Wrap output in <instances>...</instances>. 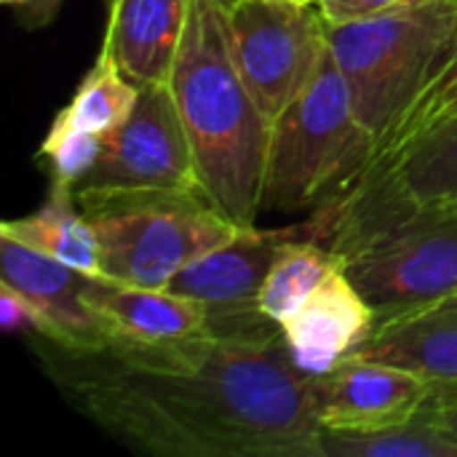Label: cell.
Wrapping results in <instances>:
<instances>
[{"label":"cell","mask_w":457,"mask_h":457,"mask_svg":"<svg viewBox=\"0 0 457 457\" xmlns=\"http://www.w3.org/2000/svg\"><path fill=\"white\" fill-rule=\"evenodd\" d=\"M29 345L91 423L161 457H321L313 380L284 343L201 335L161 348Z\"/></svg>","instance_id":"obj_1"},{"label":"cell","mask_w":457,"mask_h":457,"mask_svg":"<svg viewBox=\"0 0 457 457\" xmlns=\"http://www.w3.org/2000/svg\"><path fill=\"white\" fill-rule=\"evenodd\" d=\"M102 142H104L102 137H94V134L78 131L72 126H64L59 120H51V126L37 147V158L46 161L51 179L64 182L75 190L78 182L96 163Z\"/></svg>","instance_id":"obj_21"},{"label":"cell","mask_w":457,"mask_h":457,"mask_svg":"<svg viewBox=\"0 0 457 457\" xmlns=\"http://www.w3.org/2000/svg\"><path fill=\"white\" fill-rule=\"evenodd\" d=\"M139 96V83H134L110 51H99L91 70L78 83L72 99L56 112L54 120L72 126L94 137H110L131 115Z\"/></svg>","instance_id":"obj_18"},{"label":"cell","mask_w":457,"mask_h":457,"mask_svg":"<svg viewBox=\"0 0 457 457\" xmlns=\"http://www.w3.org/2000/svg\"><path fill=\"white\" fill-rule=\"evenodd\" d=\"M110 193H204L169 80L139 86L131 115L104 137L75 187V195Z\"/></svg>","instance_id":"obj_8"},{"label":"cell","mask_w":457,"mask_h":457,"mask_svg":"<svg viewBox=\"0 0 457 457\" xmlns=\"http://www.w3.org/2000/svg\"><path fill=\"white\" fill-rule=\"evenodd\" d=\"M332 206L327 244L378 321L457 295V209L415 198L380 163Z\"/></svg>","instance_id":"obj_3"},{"label":"cell","mask_w":457,"mask_h":457,"mask_svg":"<svg viewBox=\"0 0 457 457\" xmlns=\"http://www.w3.org/2000/svg\"><path fill=\"white\" fill-rule=\"evenodd\" d=\"M404 367L431 386V399L457 396V295L378 321L348 356Z\"/></svg>","instance_id":"obj_14"},{"label":"cell","mask_w":457,"mask_h":457,"mask_svg":"<svg viewBox=\"0 0 457 457\" xmlns=\"http://www.w3.org/2000/svg\"><path fill=\"white\" fill-rule=\"evenodd\" d=\"M0 321L8 335L37 337L43 332V321L37 308L11 284L0 281Z\"/></svg>","instance_id":"obj_22"},{"label":"cell","mask_w":457,"mask_h":457,"mask_svg":"<svg viewBox=\"0 0 457 457\" xmlns=\"http://www.w3.org/2000/svg\"><path fill=\"white\" fill-rule=\"evenodd\" d=\"M0 281L19 289L37 308L43 321L37 337L67 351L107 348V335L83 297L86 273L5 236H0Z\"/></svg>","instance_id":"obj_11"},{"label":"cell","mask_w":457,"mask_h":457,"mask_svg":"<svg viewBox=\"0 0 457 457\" xmlns=\"http://www.w3.org/2000/svg\"><path fill=\"white\" fill-rule=\"evenodd\" d=\"M297 3H319V0H297Z\"/></svg>","instance_id":"obj_27"},{"label":"cell","mask_w":457,"mask_h":457,"mask_svg":"<svg viewBox=\"0 0 457 457\" xmlns=\"http://www.w3.org/2000/svg\"><path fill=\"white\" fill-rule=\"evenodd\" d=\"M83 297L112 348H161L209 335L204 305L171 289H147L88 276Z\"/></svg>","instance_id":"obj_12"},{"label":"cell","mask_w":457,"mask_h":457,"mask_svg":"<svg viewBox=\"0 0 457 457\" xmlns=\"http://www.w3.org/2000/svg\"><path fill=\"white\" fill-rule=\"evenodd\" d=\"M375 155L348 83L327 46L313 80L270 123L262 209L305 212L335 204Z\"/></svg>","instance_id":"obj_5"},{"label":"cell","mask_w":457,"mask_h":457,"mask_svg":"<svg viewBox=\"0 0 457 457\" xmlns=\"http://www.w3.org/2000/svg\"><path fill=\"white\" fill-rule=\"evenodd\" d=\"M104 3H107V5H110V3H112V0H104Z\"/></svg>","instance_id":"obj_28"},{"label":"cell","mask_w":457,"mask_h":457,"mask_svg":"<svg viewBox=\"0 0 457 457\" xmlns=\"http://www.w3.org/2000/svg\"><path fill=\"white\" fill-rule=\"evenodd\" d=\"M102 48L134 83H166L187 24L190 0H112Z\"/></svg>","instance_id":"obj_15"},{"label":"cell","mask_w":457,"mask_h":457,"mask_svg":"<svg viewBox=\"0 0 457 457\" xmlns=\"http://www.w3.org/2000/svg\"><path fill=\"white\" fill-rule=\"evenodd\" d=\"M308 222L292 228H249L220 249L198 257L179 270L166 289L204 305L209 332L228 340H273L284 329L260 308V292L268 270L287 241L305 233Z\"/></svg>","instance_id":"obj_9"},{"label":"cell","mask_w":457,"mask_h":457,"mask_svg":"<svg viewBox=\"0 0 457 457\" xmlns=\"http://www.w3.org/2000/svg\"><path fill=\"white\" fill-rule=\"evenodd\" d=\"M0 236L13 238L46 257H54L86 276H99L96 233L75 201V190L51 179L46 201L24 217L5 220Z\"/></svg>","instance_id":"obj_16"},{"label":"cell","mask_w":457,"mask_h":457,"mask_svg":"<svg viewBox=\"0 0 457 457\" xmlns=\"http://www.w3.org/2000/svg\"><path fill=\"white\" fill-rule=\"evenodd\" d=\"M327 46L378 150L457 48V0H412L367 19L327 24Z\"/></svg>","instance_id":"obj_4"},{"label":"cell","mask_w":457,"mask_h":457,"mask_svg":"<svg viewBox=\"0 0 457 457\" xmlns=\"http://www.w3.org/2000/svg\"><path fill=\"white\" fill-rule=\"evenodd\" d=\"M99 244V276L166 289L198 257L241 236L204 193H110L75 195Z\"/></svg>","instance_id":"obj_6"},{"label":"cell","mask_w":457,"mask_h":457,"mask_svg":"<svg viewBox=\"0 0 457 457\" xmlns=\"http://www.w3.org/2000/svg\"><path fill=\"white\" fill-rule=\"evenodd\" d=\"M225 5L238 72L273 123L319 72L327 21L319 3L225 0Z\"/></svg>","instance_id":"obj_7"},{"label":"cell","mask_w":457,"mask_h":457,"mask_svg":"<svg viewBox=\"0 0 457 457\" xmlns=\"http://www.w3.org/2000/svg\"><path fill=\"white\" fill-rule=\"evenodd\" d=\"M321 457H457V439L418 412L378 431H321Z\"/></svg>","instance_id":"obj_19"},{"label":"cell","mask_w":457,"mask_h":457,"mask_svg":"<svg viewBox=\"0 0 457 457\" xmlns=\"http://www.w3.org/2000/svg\"><path fill=\"white\" fill-rule=\"evenodd\" d=\"M3 3H5V5H13V8H19V11H21L29 0H3Z\"/></svg>","instance_id":"obj_26"},{"label":"cell","mask_w":457,"mask_h":457,"mask_svg":"<svg viewBox=\"0 0 457 457\" xmlns=\"http://www.w3.org/2000/svg\"><path fill=\"white\" fill-rule=\"evenodd\" d=\"M457 112V48L445 59V64L428 78V83L420 88V94L412 99V104L402 112V118L394 123L388 137L378 145L372 161L388 158L447 120Z\"/></svg>","instance_id":"obj_20"},{"label":"cell","mask_w":457,"mask_h":457,"mask_svg":"<svg viewBox=\"0 0 457 457\" xmlns=\"http://www.w3.org/2000/svg\"><path fill=\"white\" fill-rule=\"evenodd\" d=\"M62 3L64 0H29L19 11V21H24L27 27H46L59 13V5Z\"/></svg>","instance_id":"obj_25"},{"label":"cell","mask_w":457,"mask_h":457,"mask_svg":"<svg viewBox=\"0 0 457 457\" xmlns=\"http://www.w3.org/2000/svg\"><path fill=\"white\" fill-rule=\"evenodd\" d=\"M321 431H378L412 420L431 399V386L396 364L345 359L313 378Z\"/></svg>","instance_id":"obj_10"},{"label":"cell","mask_w":457,"mask_h":457,"mask_svg":"<svg viewBox=\"0 0 457 457\" xmlns=\"http://www.w3.org/2000/svg\"><path fill=\"white\" fill-rule=\"evenodd\" d=\"M169 86L204 193L225 217L254 228L262 212L270 120L238 72L225 0H190Z\"/></svg>","instance_id":"obj_2"},{"label":"cell","mask_w":457,"mask_h":457,"mask_svg":"<svg viewBox=\"0 0 457 457\" xmlns=\"http://www.w3.org/2000/svg\"><path fill=\"white\" fill-rule=\"evenodd\" d=\"M428 420H434L442 431H447L457 439V396L455 399H428V404L420 410Z\"/></svg>","instance_id":"obj_24"},{"label":"cell","mask_w":457,"mask_h":457,"mask_svg":"<svg viewBox=\"0 0 457 457\" xmlns=\"http://www.w3.org/2000/svg\"><path fill=\"white\" fill-rule=\"evenodd\" d=\"M370 163L386 166L415 198L457 209V112L399 153Z\"/></svg>","instance_id":"obj_17"},{"label":"cell","mask_w":457,"mask_h":457,"mask_svg":"<svg viewBox=\"0 0 457 457\" xmlns=\"http://www.w3.org/2000/svg\"><path fill=\"white\" fill-rule=\"evenodd\" d=\"M375 311L337 270L281 324L287 351L305 378H321L345 361L375 329Z\"/></svg>","instance_id":"obj_13"},{"label":"cell","mask_w":457,"mask_h":457,"mask_svg":"<svg viewBox=\"0 0 457 457\" xmlns=\"http://www.w3.org/2000/svg\"><path fill=\"white\" fill-rule=\"evenodd\" d=\"M404 3H412V0H319V11L327 24H345V21L383 13Z\"/></svg>","instance_id":"obj_23"}]
</instances>
